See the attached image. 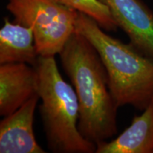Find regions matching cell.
<instances>
[{"label":"cell","instance_id":"obj_1","mask_svg":"<svg viewBox=\"0 0 153 153\" xmlns=\"http://www.w3.org/2000/svg\"><path fill=\"white\" fill-rule=\"evenodd\" d=\"M59 55L77 96L80 133L96 145L112 138L118 132V107L111 94L108 73L97 51L75 30Z\"/></svg>","mask_w":153,"mask_h":153},{"label":"cell","instance_id":"obj_2","mask_svg":"<svg viewBox=\"0 0 153 153\" xmlns=\"http://www.w3.org/2000/svg\"><path fill=\"white\" fill-rule=\"evenodd\" d=\"M76 31L87 38L100 55L117 106L144 111L153 101V60L131 43L104 31L94 19L78 13Z\"/></svg>","mask_w":153,"mask_h":153},{"label":"cell","instance_id":"obj_3","mask_svg":"<svg viewBox=\"0 0 153 153\" xmlns=\"http://www.w3.org/2000/svg\"><path fill=\"white\" fill-rule=\"evenodd\" d=\"M35 68L39 76V111L48 148L54 153H96L97 145L78 129L77 96L63 79L55 56H39Z\"/></svg>","mask_w":153,"mask_h":153},{"label":"cell","instance_id":"obj_4","mask_svg":"<svg viewBox=\"0 0 153 153\" xmlns=\"http://www.w3.org/2000/svg\"><path fill=\"white\" fill-rule=\"evenodd\" d=\"M14 22L33 29L39 56H55L76 30L78 13L57 0H8Z\"/></svg>","mask_w":153,"mask_h":153},{"label":"cell","instance_id":"obj_5","mask_svg":"<svg viewBox=\"0 0 153 153\" xmlns=\"http://www.w3.org/2000/svg\"><path fill=\"white\" fill-rule=\"evenodd\" d=\"M109 9L130 43L153 60V11L141 0H99Z\"/></svg>","mask_w":153,"mask_h":153},{"label":"cell","instance_id":"obj_6","mask_svg":"<svg viewBox=\"0 0 153 153\" xmlns=\"http://www.w3.org/2000/svg\"><path fill=\"white\" fill-rule=\"evenodd\" d=\"M39 76L35 67L26 63L0 65V115L9 116L38 95Z\"/></svg>","mask_w":153,"mask_h":153},{"label":"cell","instance_id":"obj_7","mask_svg":"<svg viewBox=\"0 0 153 153\" xmlns=\"http://www.w3.org/2000/svg\"><path fill=\"white\" fill-rule=\"evenodd\" d=\"M39 95L0 122V153H45L33 132L34 114Z\"/></svg>","mask_w":153,"mask_h":153},{"label":"cell","instance_id":"obj_8","mask_svg":"<svg viewBox=\"0 0 153 153\" xmlns=\"http://www.w3.org/2000/svg\"><path fill=\"white\" fill-rule=\"evenodd\" d=\"M96 153H153V101L116 139L97 145Z\"/></svg>","mask_w":153,"mask_h":153},{"label":"cell","instance_id":"obj_9","mask_svg":"<svg viewBox=\"0 0 153 153\" xmlns=\"http://www.w3.org/2000/svg\"><path fill=\"white\" fill-rule=\"evenodd\" d=\"M38 57L33 29L4 18L0 29V65L22 62L35 67Z\"/></svg>","mask_w":153,"mask_h":153},{"label":"cell","instance_id":"obj_10","mask_svg":"<svg viewBox=\"0 0 153 153\" xmlns=\"http://www.w3.org/2000/svg\"><path fill=\"white\" fill-rule=\"evenodd\" d=\"M63 4L90 16L107 31H116L118 26L109 9L99 0H57Z\"/></svg>","mask_w":153,"mask_h":153}]
</instances>
